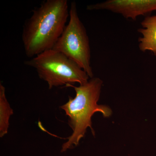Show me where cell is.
<instances>
[{
  "mask_svg": "<svg viewBox=\"0 0 156 156\" xmlns=\"http://www.w3.org/2000/svg\"><path fill=\"white\" fill-rule=\"evenodd\" d=\"M67 0H46L33 11L23 27L22 41L26 55L33 58L53 49L69 17Z\"/></svg>",
  "mask_w": 156,
  "mask_h": 156,
  "instance_id": "obj_1",
  "label": "cell"
},
{
  "mask_svg": "<svg viewBox=\"0 0 156 156\" xmlns=\"http://www.w3.org/2000/svg\"><path fill=\"white\" fill-rule=\"evenodd\" d=\"M103 81L99 78H91L86 83L78 87L72 86L76 93L74 98H69L68 101L60 107L68 116V124L73 130L68 140L62 144L61 152L76 146L90 128L92 134V117L96 112H100L104 117L110 116L111 109L108 107L97 104L99 100Z\"/></svg>",
  "mask_w": 156,
  "mask_h": 156,
  "instance_id": "obj_2",
  "label": "cell"
},
{
  "mask_svg": "<svg viewBox=\"0 0 156 156\" xmlns=\"http://www.w3.org/2000/svg\"><path fill=\"white\" fill-rule=\"evenodd\" d=\"M26 65L35 69L39 78L48 83L49 89L76 83L83 85L89 80V76L76 62L64 54L51 49L24 62Z\"/></svg>",
  "mask_w": 156,
  "mask_h": 156,
  "instance_id": "obj_3",
  "label": "cell"
},
{
  "mask_svg": "<svg viewBox=\"0 0 156 156\" xmlns=\"http://www.w3.org/2000/svg\"><path fill=\"white\" fill-rule=\"evenodd\" d=\"M53 49L76 62L90 79L93 77L89 38L78 15L76 2L71 4L68 23Z\"/></svg>",
  "mask_w": 156,
  "mask_h": 156,
  "instance_id": "obj_4",
  "label": "cell"
},
{
  "mask_svg": "<svg viewBox=\"0 0 156 156\" xmlns=\"http://www.w3.org/2000/svg\"><path fill=\"white\" fill-rule=\"evenodd\" d=\"M89 11L107 10L121 14L126 19L135 20L156 11V0H108L87 6Z\"/></svg>",
  "mask_w": 156,
  "mask_h": 156,
  "instance_id": "obj_5",
  "label": "cell"
},
{
  "mask_svg": "<svg viewBox=\"0 0 156 156\" xmlns=\"http://www.w3.org/2000/svg\"><path fill=\"white\" fill-rule=\"evenodd\" d=\"M141 25L143 28L137 30L142 35L138 39L140 50L151 51L156 56V15L146 17Z\"/></svg>",
  "mask_w": 156,
  "mask_h": 156,
  "instance_id": "obj_6",
  "label": "cell"
},
{
  "mask_svg": "<svg viewBox=\"0 0 156 156\" xmlns=\"http://www.w3.org/2000/svg\"><path fill=\"white\" fill-rule=\"evenodd\" d=\"M14 113L6 96L5 88L0 83V137H2L8 132L9 120Z\"/></svg>",
  "mask_w": 156,
  "mask_h": 156,
  "instance_id": "obj_7",
  "label": "cell"
}]
</instances>
